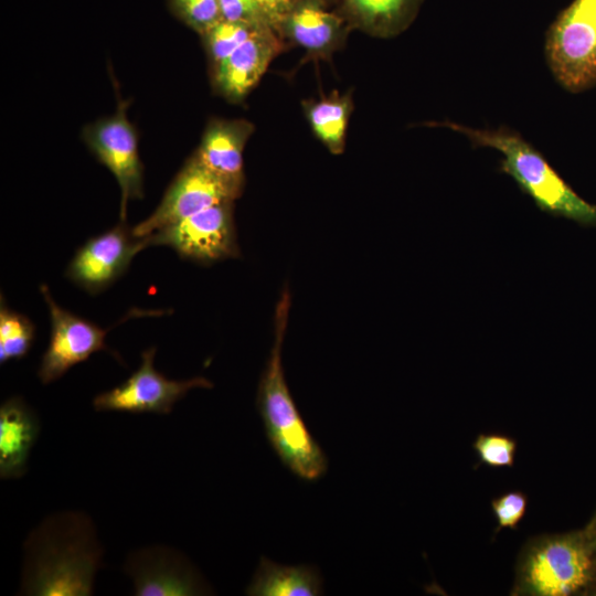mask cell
Here are the masks:
<instances>
[{"label":"cell","mask_w":596,"mask_h":596,"mask_svg":"<svg viewBox=\"0 0 596 596\" xmlns=\"http://www.w3.org/2000/svg\"><path fill=\"white\" fill-rule=\"evenodd\" d=\"M103 546L92 519L63 511L46 517L23 543L20 594L89 596L102 565Z\"/></svg>","instance_id":"cell-1"},{"label":"cell","mask_w":596,"mask_h":596,"mask_svg":"<svg viewBox=\"0 0 596 596\" xmlns=\"http://www.w3.org/2000/svg\"><path fill=\"white\" fill-rule=\"evenodd\" d=\"M466 136L475 145L503 156L501 170L509 174L536 206L581 225H596V206L582 199L523 137L508 128L478 129L453 121L433 124Z\"/></svg>","instance_id":"cell-3"},{"label":"cell","mask_w":596,"mask_h":596,"mask_svg":"<svg viewBox=\"0 0 596 596\" xmlns=\"http://www.w3.org/2000/svg\"><path fill=\"white\" fill-rule=\"evenodd\" d=\"M240 196L238 191L192 155L173 178L153 212L132 226V232L138 237H145L212 205L235 202Z\"/></svg>","instance_id":"cell-9"},{"label":"cell","mask_w":596,"mask_h":596,"mask_svg":"<svg viewBox=\"0 0 596 596\" xmlns=\"http://www.w3.org/2000/svg\"><path fill=\"white\" fill-rule=\"evenodd\" d=\"M156 348L141 353L139 368L123 383L93 398L97 412L170 414L174 404L194 389H212L204 376L171 380L155 368Z\"/></svg>","instance_id":"cell-8"},{"label":"cell","mask_w":596,"mask_h":596,"mask_svg":"<svg viewBox=\"0 0 596 596\" xmlns=\"http://www.w3.org/2000/svg\"><path fill=\"white\" fill-rule=\"evenodd\" d=\"M589 592L596 594V555H595V572H594V578H593V583H592V586L589 588Z\"/></svg>","instance_id":"cell-28"},{"label":"cell","mask_w":596,"mask_h":596,"mask_svg":"<svg viewBox=\"0 0 596 596\" xmlns=\"http://www.w3.org/2000/svg\"><path fill=\"white\" fill-rule=\"evenodd\" d=\"M320 1L323 6L328 7L329 4H338L340 0H318Z\"/></svg>","instance_id":"cell-29"},{"label":"cell","mask_w":596,"mask_h":596,"mask_svg":"<svg viewBox=\"0 0 596 596\" xmlns=\"http://www.w3.org/2000/svg\"><path fill=\"white\" fill-rule=\"evenodd\" d=\"M262 24L221 19L201 34L210 70L230 56Z\"/></svg>","instance_id":"cell-21"},{"label":"cell","mask_w":596,"mask_h":596,"mask_svg":"<svg viewBox=\"0 0 596 596\" xmlns=\"http://www.w3.org/2000/svg\"><path fill=\"white\" fill-rule=\"evenodd\" d=\"M323 593V578L318 567L309 564L285 565L266 556L246 587L249 596H318Z\"/></svg>","instance_id":"cell-18"},{"label":"cell","mask_w":596,"mask_h":596,"mask_svg":"<svg viewBox=\"0 0 596 596\" xmlns=\"http://www.w3.org/2000/svg\"><path fill=\"white\" fill-rule=\"evenodd\" d=\"M149 245L132 227L120 221L113 228L88 238L70 260L65 276L83 290L95 295L121 277L132 258Z\"/></svg>","instance_id":"cell-10"},{"label":"cell","mask_w":596,"mask_h":596,"mask_svg":"<svg viewBox=\"0 0 596 596\" xmlns=\"http://www.w3.org/2000/svg\"><path fill=\"white\" fill-rule=\"evenodd\" d=\"M290 292L275 308L274 344L258 383L256 406L266 437L286 468L305 481L328 470V458L304 422L285 380L281 349L288 322Z\"/></svg>","instance_id":"cell-2"},{"label":"cell","mask_w":596,"mask_h":596,"mask_svg":"<svg viewBox=\"0 0 596 596\" xmlns=\"http://www.w3.org/2000/svg\"><path fill=\"white\" fill-rule=\"evenodd\" d=\"M584 530L586 531L596 547V514Z\"/></svg>","instance_id":"cell-27"},{"label":"cell","mask_w":596,"mask_h":596,"mask_svg":"<svg viewBox=\"0 0 596 596\" xmlns=\"http://www.w3.org/2000/svg\"><path fill=\"white\" fill-rule=\"evenodd\" d=\"M596 547L585 530L550 535L532 543L519 566V590L538 596L589 592Z\"/></svg>","instance_id":"cell-4"},{"label":"cell","mask_w":596,"mask_h":596,"mask_svg":"<svg viewBox=\"0 0 596 596\" xmlns=\"http://www.w3.org/2000/svg\"><path fill=\"white\" fill-rule=\"evenodd\" d=\"M253 131L254 125L245 119H211L192 155L242 194L245 184L243 152Z\"/></svg>","instance_id":"cell-15"},{"label":"cell","mask_w":596,"mask_h":596,"mask_svg":"<svg viewBox=\"0 0 596 596\" xmlns=\"http://www.w3.org/2000/svg\"><path fill=\"white\" fill-rule=\"evenodd\" d=\"M547 65L560 85L578 93L596 84V0H573L545 40Z\"/></svg>","instance_id":"cell-5"},{"label":"cell","mask_w":596,"mask_h":596,"mask_svg":"<svg viewBox=\"0 0 596 596\" xmlns=\"http://www.w3.org/2000/svg\"><path fill=\"white\" fill-rule=\"evenodd\" d=\"M36 413L20 396L0 406V478L18 479L26 472L30 451L40 434Z\"/></svg>","instance_id":"cell-16"},{"label":"cell","mask_w":596,"mask_h":596,"mask_svg":"<svg viewBox=\"0 0 596 596\" xmlns=\"http://www.w3.org/2000/svg\"><path fill=\"white\" fill-rule=\"evenodd\" d=\"M221 19L249 24H267L256 0H219Z\"/></svg>","instance_id":"cell-25"},{"label":"cell","mask_w":596,"mask_h":596,"mask_svg":"<svg viewBox=\"0 0 596 596\" xmlns=\"http://www.w3.org/2000/svg\"><path fill=\"white\" fill-rule=\"evenodd\" d=\"M179 17L200 35L221 20L219 0H172Z\"/></svg>","instance_id":"cell-23"},{"label":"cell","mask_w":596,"mask_h":596,"mask_svg":"<svg viewBox=\"0 0 596 596\" xmlns=\"http://www.w3.org/2000/svg\"><path fill=\"white\" fill-rule=\"evenodd\" d=\"M480 461L490 467H512L517 443L499 434H480L473 443Z\"/></svg>","instance_id":"cell-22"},{"label":"cell","mask_w":596,"mask_h":596,"mask_svg":"<svg viewBox=\"0 0 596 596\" xmlns=\"http://www.w3.org/2000/svg\"><path fill=\"white\" fill-rule=\"evenodd\" d=\"M302 107L315 136L332 155H341L353 108L351 93L333 91L320 99L304 100Z\"/></svg>","instance_id":"cell-19"},{"label":"cell","mask_w":596,"mask_h":596,"mask_svg":"<svg viewBox=\"0 0 596 596\" xmlns=\"http://www.w3.org/2000/svg\"><path fill=\"white\" fill-rule=\"evenodd\" d=\"M350 25L338 12L318 0H302L281 22L277 33L307 52L310 58H328L343 45Z\"/></svg>","instance_id":"cell-14"},{"label":"cell","mask_w":596,"mask_h":596,"mask_svg":"<svg viewBox=\"0 0 596 596\" xmlns=\"http://www.w3.org/2000/svg\"><path fill=\"white\" fill-rule=\"evenodd\" d=\"M137 596H196L213 594L210 584L181 552L164 545L131 552L124 565Z\"/></svg>","instance_id":"cell-12"},{"label":"cell","mask_w":596,"mask_h":596,"mask_svg":"<svg viewBox=\"0 0 596 596\" xmlns=\"http://www.w3.org/2000/svg\"><path fill=\"white\" fill-rule=\"evenodd\" d=\"M35 327L31 319L10 309L3 297L0 305V363L19 360L26 355L32 347Z\"/></svg>","instance_id":"cell-20"},{"label":"cell","mask_w":596,"mask_h":596,"mask_svg":"<svg viewBox=\"0 0 596 596\" xmlns=\"http://www.w3.org/2000/svg\"><path fill=\"white\" fill-rule=\"evenodd\" d=\"M126 102L116 111L83 128L82 138L93 156L115 177L120 190V221H126L129 201L143 196V166L136 128L127 118Z\"/></svg>","instance_id":"cell-7"},{"label":"cell","mask_w":596,"mask_h":596,"mask_svg":"<svg viewBox=\"0 0 596 596\" xmlns=\"http://www.w3.org/2000/svg\"><path fill=\"white\" fill-rule=\"evenodd\" d=\"M422 3L423 0H340L337 11L351 30L390 39L413 23Z\"/></svg>","instance_id":"cell-17"},{"label":"cell","mask_w":596,"mask_h":596,"mask_svg":"<svg viewBox=\"0 0 596 596\" xmlns=\"http://www.w3.org/2000/svg\"><path fill=\"white\" fill-rule=\"evenodd\" d=\"M40 292L46 304L51 333L38 377L43 384L61 379L72 366L86 361L93 353L109 351L105 338L108 330L62 308L42 284ZM111 352V351H109Z\"/></svg>","instance_id":"cell-11"},{"label":"cell","mask_w":596,"mask_h":596,"mask_svg":"<svg viewBox=\"0 0 596 596\" xmlns=\"http://www.w3.org/2000/svg\"><path fill=\"white\" fill-rule=\"evenodd\" d=\"M147 237L150 246H168L181 258L203 265L241 254L233 201L212 205Z\"/></svg>","instance_id":"cell-6"},{"label":"cell","mask_w":596,"mask_h":596,"mask_svg":"<svg viewBox=\"0 0 596 596\" xmlns=\"http://www.w3.org/2000/svg\"><path fill=\"white\" fill-rule=\"evenodd\" d=\"M269 26L276 32L281 22L302 0H256Z\"/></svg>","instance_id":"cell-26"},{"label":"cell","mask_w":596,"mask_h":596,"mask_svg":"<svg viewBox=\"0 0 596 596\" xmlns=\"http://www.w3.org/2000/svg\"><path fill=\"white\" fill-rule=\"evenodd\" d=\"M528 499L520 491H510L492 500L491 508L498 521V528H515L523 518Z\"/></svg>","instance_id":"cell-24"},{"label":"cell","mask_w":596,"mask_h":596,"mask_svg":"<svg viewBox=\"0 0 596 596\" xmlns=\"http://www.w3.org/2000/svg\"><path fill=\"white\" fill-rule=\"evenodd\" d=\"M283 49V39L272 26L258 25L230 56L210 70L214 92L230 103L242 102Z\"/></svg>","instance_id":"cell-13"}]
</instances>
